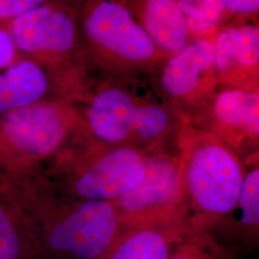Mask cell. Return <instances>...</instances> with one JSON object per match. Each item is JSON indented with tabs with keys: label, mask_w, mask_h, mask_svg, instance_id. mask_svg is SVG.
Returning <instances> with one entry per match:
<instances>
[{
	"label": "cell",
	"mask_w": 259,
	"mask_h": 259,
	"mask_svg": "<svg viewBox=\"0 0 259 259\" xmlns=\"http://www.w3.org/2000/svg\"><path fill=\"white\" fill-rule=\"evenodd\" d=\"M259 97L257 93L227 91L217 97L214 111L226 125L258 135Z\"/></svg>",
	"instance_id": "obj_14"
},
{
	"label": "cell",
	"mask_w": 259,
	"mask_h": 259,
	"mask_svg": "<svg viewBox=\"0 0 259 259\" xmlns=\"http://www.w3.org/2000/svg\"><path fill=\"white\" fill-rule=\"evenodd\" d=\"M20 252L21 245L16 227L0 204V259H18Z\"/></svg>",
	"instance_id": "obj_19"
},
{
	"label": "cell",
	"mask_w": 259,
	"mask_h": 259,
	"mask_svg": "<svg viewBox=\"0 0 259 259\" xmlns=\"http://www.w3.org/2000/svg\"><path fill=\"white\" fill-rule=\"evenodd\" d=\"M121 227L119 213L108 202L83 200L52 223L49 249L72 259H100Z\"/></svg>",
	"instance_id": "obj_2"
},
{
	"label": "cell",
	"mask_w": 259,
	"mask_h": 259,
	"mask_svg": "<svg viewBox=\"0 0 259 259\" xmlns=\"http://www.w3.org/2000/svg\"><path fill=\"white\" fill-rule=\"evenodd\" d=\"M18 51L9 33L0 25V70L13 65L17 59Z\"/></svg>",
	"instance_id": "obj_21"
},
{
	"label": "cell",
	"mask_w": 259,
	"mask_h": 259,
	"mask_svg": "<svg viewBox=\"0 0 259 259\" xmlns=\"http://www.w3.org/2000/svg\"><path fill=\"white\" fill-rule=\"evenodd\" d=\"M155 216L121 225L111 247L100 259H170L187 234L175 224Z\"/></svg>",
	"instance_id": "obj_7"
},
{
	"label": "cell",
	"mask_w": 259,
	"mask_h": 259,
	"mask_svg": "<svg viewBox=\"0 0 259 259\" xmlns=\"http://www.w3.org/2000/svg\"><path fill=\"white\" fill-rule=\"evenodd\" d=\"M259 61V30L256 26L227 28L213 44V65L225 71L233 65L254 67Z\"/></svg>",
	"instance_id": "obj_13"
},
{
	"label": "cell",
	"mask_w": 259,
	"mask_h": 259,
	"mask_svg": "<svg viewBox=\"0 0 259 259\" xmlns=\"http://www.w3.org/2000/svg\"><path fill=\"white\" fill-rule=\"evenodd\" d=\"M84 28L92 40L115 55L132 61L146 60L156 46L145 29L123 5L102 1L88 15Z\"/></svg>",
	"instance_id": "obj_5"
},
{
	"label": "cell",
	"mask_w": 259,
	"mask_h": 259,
	"mask_svg": "<svg viewBox=\"0 0 259 259\" xmlns=\"http://www.w3.org/2000/svg\"><path fill=\"white\" fill-rule=\"evenodd\" d=\"M145 31L155 46L175 52L183 49L188 35L185 13L178 1L151 0L144 11Z\"/></svg>",
	"instance_id": "obj_12"
},
{
	"label": "cell",
	"mask_w": 259,
	"mask_h": 259,
	"mask_svg": "<svg viewBox=\"0 0 259 259\" xmlns=\"http://www.w3.org/2000/svg\"><path fill=\"white\" fill-rule=\"evenodd\" d=\"M179 188V171L165 159L146 160L143 180L128 193L118 199L126 223L156 216L176 196Z\"/></svg>",
	"instance_id": "obj_8"
},
{
	"label": "cell",
	"mask_w": 259,
	"mask_h": 259,
	"mask_svg": "<svg viewBox=\"0 0 259 259\" xmlns=\"http://www.w3.org/2000/svg\"><path fill=\"white\" fill-rule=\"evenodd\" d=\"M146 160L130 148L115 149L78 174L75 193L83 200H118L143 180Z\"/></svg>",
	"instance_id": "obj_6"
},
{
	"label": "cell",
	"mask_w": 259,
	"mask_h": 259,
	"mask_svg": "<svg viewBox=\"0 0 259 259\" xmlns=\"http://www.w3.org/2000/svg\"><path fill=\"white\" fill-rule=\"evenodd\" d=\"M213 65V44L201 39L181 49L162 74V85L170 95L185 96L198 88L202 74Z\"/></svg>",
	"instance_id": "obj_11"
},
{
	"label": "cell",
	"mask_w": 259,
	"mask_h": 259,
	"mask_svg": "<svg viewBox=\"0 0 259 259\" xmlns=\"http://www.w3.org/2000/svg\"><path fill=\"white\" fill-rule=\"evenodd\" d=\"M185 13L188 31L204 34L211 30L222 17L226 5L224 0L178 1Z\"/></svg>",
	"instance_id": "obj_15"
},
{
	"label": "cell",
	"mask_w": 259,
	"mask_h": 259,
	"mask_svg": "<svg viewBox=\"0 0 259 259\" xmlns=\"http://www.w3.org/2000/svg\"><path fill=\"white\" fill-rule=\"evenodd\" d=\"M244 176L236 157L217 143L195 149L185 168V184L194 204L212 215L234 210Z\"/></svg>",
	"instance_id": "obj_3"
},
{
	"label": "cell",
	"mask_w": 259,
	"mask_h": 259,
	"mask_svg": "<svg viewBox=\"0 0 259 259\" xmlns=\"http://www.w3.org/2000/svg\"><path fill=\"white\" fill-rule=\"evenodd\" d=\"M5 26L17 51L33 57L30 60L35 63L45 56L66 53L74 46V21L70 15L45 2Z\"/></svg>",
	"instance_id": "obj_4"
},
{
	"label": "cell",
	"mask_w": 259,
	"mask_h": 259,
	"mask_svg": "<svg viewBox=\"0 0 259 259\" xmlns=\"http://www.w3.org/2000/svg\"><path fill=\"white\" fill-rule=\"evenodd\" d=\"M167 122L166 112L161 108L155 106L141 107L138 108L133 132L138 133L141 139H152L165 129Z\"/></svg>",
	"instance_id": "obj_17"
},
{
	"label": "cell",
	"mask_w": 259,
	"mask_h": 259,
	"mask_svg": "<svg viewBox=\"0 0 259 259\" xmlns=\"http://www.w3.org/2000/svg\"><path fill=\"white\" fill-rule=\"evenodd\" d=\"M185 236L170 259H222L220 251L201 234Z\"/></svg>",
	"instance_id": "obj_18"
},
{
	"label": "cell",
	"mask_w": 259,
	"mask_h": 259,
	"mask_svg": "<svg viewBox=\"0 0 259 259\" xmlns=\"http://www.w3.org/2000/svg\"><path fill=\"white\" fill-rule=\"evenodd\" d=\"M226 9H229L234 13L250 14L255 13L259 8V1L257 0H226Z\"/></svg>",
	"instance_id": "obj_22"
},
{
	"label": "cell",
	"mask_w": 259,
	"mask_h": 259,
	"mask_svg": "<svg viewBox=\"0 0 259 259\" xmlns=\"http://www.w3.org/2000/svg\"><path fill=\"white\" fill-rule=\"evenodd\" d=\"M64 111L38 102L0 115V161L16 165L38 160L60 148L68 134Z\"/></svg>",
	"instance_id": "obj_1"
},
{
	"label": "cell",
	"mask_w": 259,
	"mask_h": 259,
	"mask_svg": "<svg viewBox=\"0 0 259 259\" xmlns=\"http://www.w3.org/2000/svg\"><path fill=\"white\" fill-rule=\"evenodd\" d=\"M42 2L39 0H0V21H5L7 24Z\"/></svg>",
	"instance_id": "obj_20"
},
{
	"label": "cell",
	"mask_w": 259,
	"mask_h": 259,
	"mask_svg": "<svg viewBox=\"0 0 259 259\" xmlns=\"http://www.w3.org/2000/svg\"><path fill=\"white\" fill-rule=\"evenodd\" d=\"M138 108L129 95L118 89L98 93L89 109L93 133L105 141L118 142L134 130Z\"/></svg>",
	"instance_id": "obj_9"
},
{
	"label": "cell",
	"mask_w": 259,
	"mask_h": 259,
	"mask_svg": "<svg viewBox=\"0 0 259 259\" xmlns=\"http://www.w3.org/2000/svg\"><path fill=\"white\" fill-rule=\"evenodd\" d=\"M240 209L239 224L245 232L252 233L258 230L259 224V170L256 168L244 176L240 195L235 208Z\"/></svg>",
	"instance_id": "obj_16"
},
{
	"label": "cell",
	"mask_w": 259,
	"mask_h": 259,
	"mask_svg": "<svg viewBox=\"0 0 259 259\" xmlns=\"http://www.w3.org/2000/svg\"><path fill=\"white\" fill-rule=\"evenodd\" d=\"M46 70L30 59H19L0 71V115L35 104L48 90Z\"/></svg>",
	"instance_id": "obj_10"
}]
</instances>
